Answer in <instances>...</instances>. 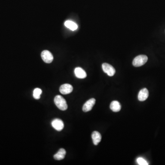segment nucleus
I'll return each instance as SVG.
<instances>
[{
    "label": "nucleus",
    "mask_w": 165,
    "mask_h": 165,
    "mask_svg": "<svg viewBox=\"0 0 165 165\" xmlns=\"http://www.w3.org/2000/svg\"><path fill=\"white\" fill-rule=\"evenodd\" d=\"M54 102L56 106L60 110L65 111L68 109V105L66 100L61 96H56L54 98Z\"/></svg>",
    "instance_id": "f257e3e1"
},
{
    "label": "nucleus",
    "mask_w": 165,
    "mask_h": 165,
    "mask_svg": "<svg viewBox=\"0 0 165 165\" xmlns=\"http://www.w3.org/2000/svg\"><path fill=\"white\" fill-rule=\"evenodd\" d=\"M148 61V57L146 55H141L136 56L133 62V65L135 67H141L144 65Z\"/></svg>",
    "instance_id": "f03ea898"
},
{
    "label": "nucleus",
    "mask_w": 165,
    "mask_h": 165,
    "mask_svg": "<svg viewBox=\"0 0 165 165\" xmlns=\"http://www.w3.org/2000/svg\"><path fill=\"white\" fill-rule=\"evenodd\" d=\"M102 69L105 73L107 74L109 76H113L116 73L114 68L107 63H103L102 65Z\"/></svg>",
    "instance_id": "7ed1b4c3"
},
{
    "label": "nucleus",
    "mask_w": 165,
    "mask_h": 165,
    "mask_svg": "<svg viewBox=\"0 0 165 165\" xmlns=\"http://www.w3.org/2000/svg\"><path fill=\"white\" fill-rule=\"evenodd\" d=\"M41 58L44 62L47 63H50L53 60V56L49 51L45 50L41 52Z\"/></svg>",
    "instance_id": "20e7f679"
},
{
    "label": "nucleus",
    "mask_w": 165,
    "mask_h": 165,
    "mask_svg": "<svg viewBox=\"0 0 165 165\" xmlns=\"http://www.w3.org/2000/svg\"><path fill=\"white\" fill-rule=\"evenodd\" d=\"M52 125L54 129L58 131H61L64 128L63 121L60 119H55L52 122Z\"/></svg>",
    "instance_id": "39448f33"
},
{
    "label": "nucleus",
    "mask_w": 165,
    "mask_h": 165,
    "mask_svg": "<svg viewBox=\"0 0 165 165\" xmlns=\"http://www.w3.org/2000/svg\"><path fill=\"white\" fill-rule=\"evenodd\" d=\"M96 99L94 98L90 99L85 102L83 106V111L84 112H88L91 111L94 106L96 103Z\"/></svg>",
    "instance_id": "423d86ee"
},
{
    "label": "nucleus",
    "mask_w": 165,
    "mask_h": 165,
    "mask_svg": "<svg viewBox=\"0 0 165 165\" xmlns=\"http://www.w3.org/2000/svg\"><path fill=\"white\" fill-rule=\"evenodd\" d=\"M59 90L63 95H67L73 91V87L71 84H65L61 86Z\"/></svg>",
    "instance_id": "0eeeda50"
},
{
    "label": "nucleus",
    "mask_w": 165,
    "mask_h": 165,
    "mask_svg": "<svg viewBox=\"0 0 165 165\" xmlns=\"http://www.w3.org/2000/svg\"><path fill=\"white\" fill-rule=\"evenodd\" d=\"M148 97H149V91L146 88L142 89L138 93V99L139 101H144L148 98Z\"/></svg>",
    "instance_id": "6e6552de"
},
{
    "label": "nucleus",
    "mask_w": 165,
    "mask_h": 165,
    "mask_svg": "<svg viewBox=\"0 0 165 165\" xmlns=\"http://www.w3.org/2000/svg\"><path fill=\"white\" fill-rule=\"evenodd\" d=\"M75 74L76 77L78 78H81V79L85 78L87 76V74L85 72V71L79 67L76 68L75 69Z\"/></svg>",
    "instance_id": "1a4fd4ad"
},
{
    "label": "nucleus",
    "mask_w": 165,
    "mask_h": 165,
    "mask_svg": "<svg viewBox=\"0 0 165 165\" xmlns=\"http://www.w3.org/2000/svg\"><path fill=\"white\" fill-rule=\"evenodd\" d=\"M92 138L94 145H97L99 144L101 140V135L99 132L94 131L92 134Z\"/></svg>",
    "instance_id": "9d476101"
},
{
    "label": "nucleus",
    "mask_w": 165,
    "mask_h": 165,
    "mask_svg": "<svg viewBox=\"0 0 165 165\" xmlns=\"http://www.w3.org/2000/svg\"><path fill=\"white\" fill-rule=\"evenodd\" d=\"M110 109L114 112H119L121 109V105L119 101L114 100L110 104Z\"/></svg>",
    "instance_id": "9b49d317"
},
{
    "label": "nucleus",
    "mask_w": 165,
    "mask_h": 165,
    "mask_svg": "<svg viewBox=\"0 0 165 165\" xmlns=\"http://www.w3.org/2000/svg\"><path fill=\"white\" fill-rule=\"evenodd\" d=\"M66 154V151L63 148H62L54 156V158L57 160H62L65 158Z\"/></svg>",
    "instance_id": "f8f14e48"
},
{
    "label": "nucleus",
    "mask_w": 165,
    "mask_h": 165,
    "mask_svg": "<svg viewBox=\"0 0 165 165\" xmlns=\"http://www.w3.org/2000/svg\"><path fill=\"white\" fill-rule=\"evenodd\" d=\"M65 25L67 28L73 31L75 30L78 28V25L76 23L70 20H68L65 22Z\"/></svg>",
    "instance_id": "ddd939ff"
},
{
    "label": "nucleus",
    "mask_w": 165,
    "mask_h": 165,
    "mask_svg": "<svg viewBox=\"0 0 165 165\" xmlns=\"http://www.w3.org/2000/svg\"><path fill=\"white\" fill-rule=\"evenodd\" d=\"M42 93V90L39 88H36L34 89L33 92V97L36 100L39 99L40 98V95Z\"/></svg>",
    "instance_id": "4468645a"
},
{
    "label": "nucleus",
    "mask_w": 165,
    "mask_h": 165,
    "mask_svg": "<svg viewBox=\"0 0 165 165\" xmlns=\"http://www.w3.org/2000/svg\"><path fill=\"white\" fill-rule=\"evenodd\" d=\"M137 162L139 165H149L148 162L145 160L143 158L139 157L137 159Z\"/></svg>",
    "instance_id": "2eb2a0df"
}]
</instances>
